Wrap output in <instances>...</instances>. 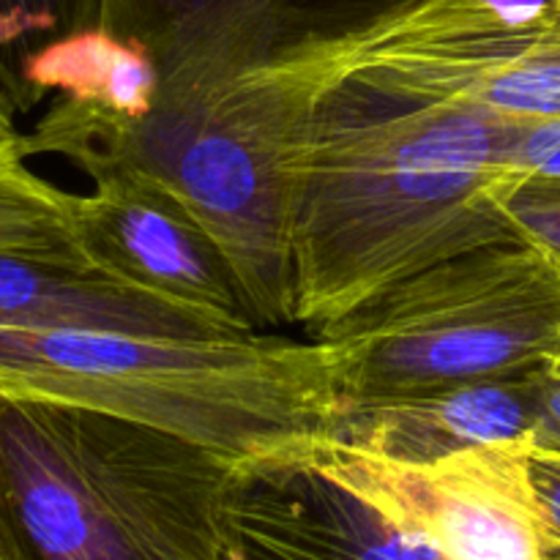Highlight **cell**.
Masks as SVG:
<instances>
[{
  "mask_svg": "<svg viewBox=\"0 0 560 560\" xmlns=\"http://www.w3.org/2000/svg\"><path fill=\"white\" fill-rule=\"evenodd\" d=\"M512 126L366 71L320 82L288 153L293 323L315 334L435 262L523 238L501 208Z\"/></svg>",
  "mask_w": 560,
  "mask_h": 560,
  "instance_id": "6da1fadb",
  "label": "cell"
},
{
  "mask_svg": "<svg viewBox=\"0 0 560 560\" xmlns=\"http://www.w3.org/2000/svg\"><path fill=\"white\" fill-rule=\"evenodd\" d=\"M235 468L137 421L0 397V560H233Z\"/></svg>",
  "mask_w": 560,
  "mask_h": 560,
  "instance_id": "7a4b0ae2",
  "label": "cell"
},
{
  "mask_svg": "<svg viewBox=\"0 0 560 560\" xmlns=\"http://www.w3.org/2000/svg\"><path fill=\"white\" fill-rule=\"evenodd\" d=\"M0 397L137 421L235 465L310 452L337 427L323 342L167 339L118 331L0 328Z\"/></svg>",
  "mask_w": 560,
  "mask_h": 560,
  "instance_id": "3957f363",
  "label": "cell"
},
{
  "mask_svg": "<svg viewBox=\"0 0 560 560\" xmlns=\"http://www.w3.org/2000/svg\"><path fill=\"white\" fill-rule=\"evenodd\" d=\"M304 47L252 63L213 55L159 60L151 115L109 153L135 159L184 197L228 257L255 326L293 323L288 153L320 85Z\"/></svg>",
  "mask_w": 560,
  "mask_h": 560,
  "instance_id": "277c9868",
  "label": "cell"
},
{
  "mask_svg": "<svg viewBox=\"0 0 560 560\" xmlns=\"http://www.w3.org/2000/svg\"><path fill=\"white\" fill-rule=\"evenodd\" d=\"M342 405L479 381L560 355V262L525 238L435 262L310 334Z\"/></svg>",
  "mask_w": 560,
  "mask_h": 560,
  "instance_id": "5b68a950",
  "label": "cell"
},
{
  "mask_svg": "<svg viewBox=\"0 0 560 560\" xmlns=\"http://www.w3.org/2000/svg\"><path fill=\"white\" fill-rule=\"evenodd\" d=\"M534 435L405 465L337 441L315 463L419 534L441 560H550L552 536L530 479Z\"/></svg>",
  "mask_w": 560,
  "mask_h": 560,
  "instance_id": "8992f818",
  "label": "cell"
},
{
  "mask_svg": "<svg viewBox=\"0 0 560 560\" xmlns=\"http://www.w3.org/2000/svg\"><path fill=\"white\" fill-rule=\"evenodd\" d=\"M80 167L91 175L93 191L77 195V222L96 271L252 323L228 257L167 180L126 156L91 159Z\"/></svg>",
  "mask_w": 560,
  "mask_h": 560,
  "instance_id": "52a82bcc",
  "label": "cell"
},
{
  "mask_svg": "<svg viewBox=\"0 0 560 560\" xmlns=\"http://www.w3.org/2000/svg\"><path fill=\"white\" fill-rule=\"evenodd\" d=\"M310 452L235 468L228 492L233 560H441Z\"/></svg>",
  "mask_w": 560,
  "mask_h": 560,
  "instance_id": "ba28073f",
  "label": "cell"
},
{
  "mask_svg": "<svg viewBox=\"0 0 560 560\" xmlns=\"http://www.w3.org/2000/svg\"><path fill=\"white\" fill-rule=\"evenodd\" d=\"M162 88V69L153 49L137 36L109 27H82L38 44L20 58L11 98L16 107L58 93L31 135H22V153H60L71 162L107 156L131 124L148 118Z\"/></svg>",
  "mask_w": 560,
  "mask_h": 560,
  "instance_id": "9c48e42d",
  "label": "cell"
},
{
  "mask_svg": "<svg viewBox=\"0 0 560 560\" xmlns=\"http://www.w3.org/2000/svg\"><path fill=\"white\" fill-rule=\"evenodd\" d=\"M413 0H102L98 25L137 36L156 60H262L310 38H339Z\"/></svg>",
  "mask_w": 560,
  "mask_h": 560,
  "instance_id": "30bf717a",
  "label": "cell"
},
{
  "mask_svg": "<svg viewBox=\"0 0 560 560\" xmlns=\"http://www.w3.org/2000/svg\"><path fill=\"white\" fill-rule=\"evenodd\" d=\"M545 364L339 408L331 441L405 465L534 435Z\"/></svg>",
  "mask_w": 560,
  "mask_h": 560,
  "instance_id": "8fae6325",
  "label": "cell"
},
{
  "mask_svg": "<svg viewBox=\"0 0 560 560\" xmlns=\"http://www.w3.org/2000/svg\"><path fill=\"white\" fill-rule=\"evenodd\" d=\"M0 328L224 339L257 328L52 255L0 249Z\"/></svg>",
  "mask_w": 560,
  "mask_h": 560,
  "instance_id": "7c38bea8",
  "label": "cell"
},
{
  "mask_svg": "<svg viewBox=\"0 0 560 560\" xmlns=\"http://www.w3.org/2000/svg\"><path fill=\"white\" fill-rule=\"evenodd\" d=\"M326 80L366 71L405 91L509 118H560V27L514 38L421 44L326 63Z\"/></svg>",
  "mask_w": 560,
  "mask_h": 560,
  "instance_id": "4fadbf2b",
  "label": "cell"
},
{
  "mask_svg": "<svg viewBox=\"0 0 560 560\" xmlns=\"http://www.w3.org/2000/svg\"><path fill=\"white\" fill-rule=\"evenodd\" d=\"M0 249L52 255L93 268L80 241L77 195L33 173L22 142L0 151Z\"/></svg>",
  "mask_w": 560,
  "mask_h": 560,
  "instance_id": "5bb4252c",
  "label": "cell"
},
{
  "mask_svg": "<svg viewBox=\"0 0 560 560\" xmlns=\"http://www.w3.org/2000/svg\"><path fill=\"white\" fill-rule=\"evenodd\" d=\"M102 0H0V82L9 91L5 52L52 42L66 33L96 27Z\"/></svg>",
  "mask_w": 560,
  "mask_h": 560,
  "instance_id": "9a60e30c",
  "label": "cell"
},
{
  "mask_svg": "<svg viewBox=\"0 0 560 560\" xmlns=\"http://www.w3.org/2000/svg\"><path fill=\"white\" fill-rule=\"evenodd\" d=\"M501 208L525 241L560 262V175L506 173Z\"/></svg>",
  "mask_w": 560,
  "mask_h": 560,
  "instance_id": "2e32d148",
  "label": "cell"
},
{
  "mask_svg": "<svg viewBox=\"0 0 560 560\" xmlns=\"http://www.w3.org/2000/svg\"><path fill=\"white\" fill-rule=\"evenodd\" d=\"M506 170L512 175H560V118H514Z\"/></svg>",
  "mask_w": 560,
  "mask_h": 560,
  "instance_id": "e0dca14e",
  "label": "cell"
},
{
  "mask_svg": "<svg viewBox=\"0 0 560 560\" xmlns=\"http://www.w3.org/2000/svg\"><path fill=\"white\" fill-rule=\"evenodd\" d=\"M530 479L545 512L552 541L560 547V454L536 448L530 452Z\"/></svg>",
  "mask_w": 560,
  "mask_h": 560,
  "instance_id": "ac0fdd59",
  "label": "cell"
},
{
  "mask_svg": "<svg viewBox=\"0 0 560 560\" xmlns=\"http://www.w3.org/2000/svg\"><path fill=\"white\" fill-rule=\"evenodd\" d=\"M534 446L560 454V355L545 366V377H541Z\"/></svg>",
  "mask_w": 560,
  "mask_h": 560,
  "instance_id": "d6986e66",
  "label": "cell"
},
{
  "mask_svg": "<svg viewBox=\"0 0 560 560\" xmlns=\"http://www.w3.org/2000/svg\"><path fill=\"white\" fill-rule=\"evenodd\" d=\"M14 98H11V93L5 91V85L0 82V151L11 145H20L22 142L20 129H16L14 124Z\"/></svg>",
  "mask_w": 560,
  "mask_h": 560,
  "instance_id": "ffe728a7",
  "label": "cell"
}]
</instances>
